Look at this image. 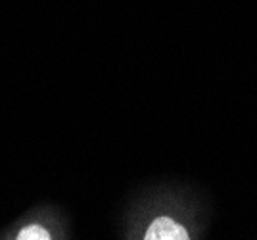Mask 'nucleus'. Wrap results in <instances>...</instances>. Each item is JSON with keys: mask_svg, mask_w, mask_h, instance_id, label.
Segmentation results:
<instances>
[{"mask_svg": "<svg viewBox=\"0 0 257 240\" xmlns=\"http://www.w3.org/2000/svg\"><path fill=\"white\" fill-rule=\"evenodd\" d=\"M146 240H188V230L181 223L173 221L169 217H158L152 221L148 230L144 232Z\"/></svg>", "mask_w": 257, "mask_h": 240, "instance_id": "1", "label": "nucleus"}, {"mask_svg": "<svg viewBox=\"0 0 257 240\" xmlns=\"http://www.w3.org/2000/svg\"><path fill=\"white\" fill-rule=\"evenodd\" d=\"M18 240H50V232L41 225H27L25 229L18 232Z\"/></svg>", "mask_w": 257, "mask_h": 240, "instance_id": "2", "label": "nucleus"}]
</instances>
